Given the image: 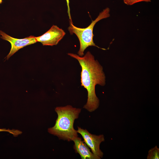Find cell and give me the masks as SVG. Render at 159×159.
Listing matches in <instances>:
<instances>
[{
    "instance_id": "cell-6",
    "label": "cell",
    "mask_w": 159,
    "mask_h": 159,
    "mask_svg": "<svg viewBox=\"0 0 159 159\" xmlns=\"http://www.w3.org/2000/svg\"><path fill=\"white\" fill-rule=\"evenodd\" d=\"M0 35L2 39L9 42L11 44L10 52L5 58L7 60L19 49L37 42L35 37L33 36L23 39H17L9 36L1 30H0Z\"/></svg>"
},
{
    "instance_id": "cell-1",
    "label": "cell",
    "mask_w": 159,
    "mask_h": 159,
    "mask_svg": "<svg viewBox=\"0 0 159 159\" xmlns=\"http://www.w3.org/2000/svg\"><path fill=\"white\" fill-rule=\"evenodd\" d=\"M67 54L77 60L81 67V86L87 90L88 93L87 102L83 108L90 112L94 111L100 105L99 100L95 93V86L98 85L103 86L106 84L103 67L89 51L83 56L72 53Z\"/></svg>"
},
{
    "instance_id": "cell-10",
    "label": "cell",
    "mask_w": 159,
    "mask_h": 159,
    "mask_svg": "<svg viewBox=\"0 0 159 159\" xmlns=\"http://www.w3.org/2000/svg\"><path fill=\"white\" fill-rule=\"evenodd\" d=\"M66 2H67V13L68 14V15L69 17V19L70 20V22L73 24L72 21V19H71L70 13V8L69 7V0H66Z\"/></svg>"
},
{
    "instance_id": "cell-5",
    "label": "cell",
    "mask_w": 159,
    "mask_h": 159,
    "mask_svg": "<svg viewBox=\"0 0 159 159\" xmlns=\"http://www.w3.org/2000/svg\"><path fill=\"white\" fill-rule=\"evenodd\" d=\"M66 34L62 29L55 25L43 35L35 37L37 42H41L43 46H53L57 45Z\"/></svg>"
},
{
    "instance_id": "cell-3",
    "label": "cell",
    "mask_w": 159,
    "mask_h": 159,
    "mask_svg": "<svg viewBox=\"0 0 159 159\" xmlns=\"http://www.w3.org/2000/svg\"><path fill=\"white\" fill-rule=\"evenodd\" d=\"M110 9L107 7L100 12L94 20H92L90 24L86 28H80L74 26L73 24L70 22V25L68 28L70 34H74L77 37L80 43V49L78 52V55L82 56L84 55L85 49L90 46L96 47L103 50L105 49L101 48L95 45L94 42L93 29L95 24L99 21L110 16Z\"/></svg>"
},
{
    "instance_id": "cell-8",
    "label": "cell",
    "mask_w": 159,
    "mask_h": 159,
    "mask_svg": "<svg viewBox=\"0 0 159 159\" xmlns=\"http://www.w3.org/2000/svg\"><path fill=\"white\" fill-rule=\"evenodd\" d=\"M147 159H159V148L157 145L149 150L148 151Z\"/></svg>"
},
{
    "instance_id": "cell-4",
    "label": "cell",
    "mask_w": 159,
    "mask_h": 159,
    "mask_svg": "<svg viewBox=\"0 0 159 159\" xmlns=\"http://www.w3.org/2000/svg\"><path fill=\"white\" fill-rule=\"evenodd\" d=\"M77 133H80L84 140V142L89 147L92 153L100 158H102L103 153L100 149V145L105 140L103 135H98L90 133L87 130L78 127Z\"/></svg>"
},
{
    "instance_id": "cell-7",
    "label": "cell",
    "mask_w": 159,
    "mask_h": 159,
    "mask_svg": "<svg viewBox=\"0 0 159 159\" xmlns=\"http://www.w3.org/2000/svg\"><path fill=\"white\" fill-rule=\"evenodd\" d=\"M74 148L78 153L82 159H100V157L93 154L85 143L78 137L73 139Z\"/></svg>"
},
{
    "instance_id": "cell-2",
    "label": "cell",
    "mask_w": 159,
    "mask_h": 159,
    "mask_svg": "<svg viewBox=\"0 0 159 159\" xmlns=\"http://www.w3.org/2000/svg\"><path fill=\"white\" fill-rule=\"evenodd\" d=\"M81 110L80 108L73 107L70 105L57 107L55 111L58 117L54 126L48 129V132L60 139L72 141L78 137L77 130L74 129L73 125Z\"/></svg>"
},
{
    "instance_id": "cell-12",
    "label": "cell",
    "mask_w": 159,
    "mask_h": 159,
    "mask_svg": "<svg viewBox=\"0 0 159 159\" xmlns=\"http://www.w3.org/2000/svg\"><path fill=\"white\" fill-rule=\"evenodd\" d=\"M2 2V0H0V4H1Z\"/></svg>"
},
{
    "instance_id": "cell-9",
    "label": "cell",
    "mask_w": 159,
    "mask_h": 159,
    "mask_svg": "<svg viewBox=\"0 0 159 159\" xmlns=\"http://www.w3.org/2000/svg\"><path fill=\"white\" fill-rule=\"evenodd\" d=\"M124 3L128 5H132L141 2H150L151 0H123Z\"/></svg>"
},
{
    "instance_id": "cell-11",
    "label": "cell",
    "mask_w": 159,
    "mask_h": 159,
    "mask_svg": "<svg viewBox=\"0 0 159 159\" xmlns=\"http://www.w3.org/2000/svg\"><path fill=\"white\" fill-rule=\"evenodd\" d=\"M6 131L5 129H0V131Z\"/></svg>"
}]
</instances>
